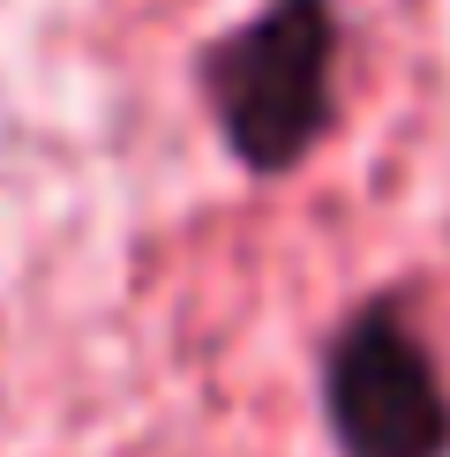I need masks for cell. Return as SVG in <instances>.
<instances>
[{"instance_id":"6da1fadb","label":"cell","mask_w":450,"mask_h":457,"mask_svg":"<svg viewBox=\"0 0 450 457\" xmlns=\"http://www.w3.org/2000/svg\"><path fill=\"white\" fill-rule=\"evenodd\" d=\"M338 68H346L338 0H262L196 53V98L248 180H293L346 120Z\"/></svg>"},{"instance_id":"7a4b0ae2","label":"cell","mask_w":450,"mask_h":457,"mask_svg":"<svg viewBox=\"0 0 450 457\" xmlns=\"http://www.w3.org/2000/svg\"><path fill=\"white\" fill-rule=\"evenodd\" d=\"M315 405L338 457H450V375L398 285L330 322Z\"/></svg>"}]
</instances>
